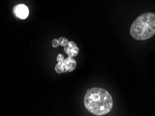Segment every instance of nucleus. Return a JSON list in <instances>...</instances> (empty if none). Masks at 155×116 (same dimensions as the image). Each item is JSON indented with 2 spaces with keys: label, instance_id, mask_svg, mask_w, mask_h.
Returning <instances> with one entry per match:
<instances>
[{
  "label": "nucleus",
  "instance_id": "nucleus-3",
  "mask_svg": "<svg viewBox=\"0 0 155 116\" xmlns=\"http://www.w3.org/2000/svg\"><path fill=\"white\" fill-rule=\"evenodd\" d=\"M76 61L74 58L68 56L67 58H64V60L62 62H58V64L55 65L54 70L58 74L67 72H72L76 68Z\"/></svg>",
  "mask_w": 155,
  "mask_h": 116
},
{
  "label": "nucleus",
  "instance_id": "nucleus-2",
  "mask_svg": "<svg viewBox=\"0 0 155 116\" xmlns=\"http://www.w3.org/2000/svg\"><path fill=\"white\" fill-rule=\"evenodd\" d=\"M134 38L138 40H145L152 38L155 34V14L145 13L134 20L130 29Z\"/></svg>",
  "mask_w": 155,
  "mask_h": 116
},
{
  "label": "nucleus",
  "instance_id": "nucleus-7",
  "mask_svg": "<svg viewBox=\"0 0 155 116\" xmlns=\"http://www.w3.org/2000/svg\"><path fill=\"white\" fill-rule=\"evenodd\" d=\"M52 45L53 47H58L60 45V41H59L58 39H54L52 40Z\"/></svg>",
  "mask_w": 155,
  "mask_h": 116
},
{
  "label": "nucleus",
  "instance_id": "nucleus-4",
  "mask_svg": "<svg viewBox=\"0 0 155 116\" xmlns=\"http://www.w3.org/2000/svg\"><path fill=\"white\" fill-rule=\"evenodd\" d=\"M13 12L17 17L21 20H25L29 15V8L25 4H18L13 7Z\"/></svg>",
  "mask_w": 155,
  "mask_h": 116
},
{
  "label": "nucleus",
  "instance_id": "nucleus-6",
  "mask_svg": "<svg viewBox=\"0 0 155 116\" xmlns=\"http://www.w3.org/2000/svg\"><path fill=\"white\" fill-rule=\"evenodd\" d=\"M59 41H60V45L61 46H63L64 47L67 46L68 43H69V41H68L67 38H64V37H61L59 38Z\"/></svg>",
  "mask_w": 155,
  "mask_h": 116
},
{
  "label": "nucleus",
  "instance_id": "nucleus-1",
  "mask_svg": "<svg viewBox=\"0 0 155 116\" xmlns=\"http://www.w3.org/2000/svg\"><path fill=\"white\" fill-rule=\"evenodd\" d=\"M87 110L95 115H104L113 108V98L107 90L101 88H92L87 90L84 98Z\"/></svg>",
  "mask_w": 155,
  "mask_h": 116
},
{
  "label": "nucleus",
  "instance_id": "nucleus-5",
  "mask_svg": "<svg viewBox=\"0 0 155 116\" xmlns=\"http://www.w3.org/2000/svg\"><path fill=\"white\" fill-rule=\"evenodd\" d=\"M64 51L65 53L67 54L68 56H70V57H75V56H78V54L79 49L76 43L74 41H71L68 43L67 46L64 47Z\"/></svg>",
  "mask_w": 155,
  "mask_h": 116
}]
</instances>
